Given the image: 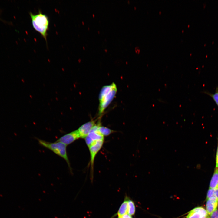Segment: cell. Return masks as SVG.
I'll return each instance as SVG.
<instances>
[{
  "instance_id": "cell-7",
  "label": "cell",
  "mask_w": 218,
  "mask_h": 218,
  "mask_svg": "<svg viewBox=\"0 0 218 218\" xmlns=\"http://www.w3.org/2000/svg\"><path fill=\"white\" fill-rule=\"evenodd\" d=\"M80 138L77 130L72 131L62 136L56 141L63 143L67 146Z\"/></svg>"
},
{
  "instance_id": "cell-9",
  "label": "cell",
  "mask_w": 218,
  "mask_h": 218,
  "mask_svg": "<svg viewBox=\"0 0 218 218\" xmlns=\"http://www.w3.org/2000/svg\"><path fill=\"white\" fill-rule=\"evenodd\" d=\"M218 198L213 197L207 199L206 210L209 215L218 208Z\"/></svg>"
},
{
  "instance_id": "cell-15",
  "label": "cell",
  "mask_w": 218,
  "mask_h": 218,
  "mask_svg": "<svg viewBox=\"0 0 218 218\" xmlns=\"http://www.w3.org/2000/svg\"><path fill=\"white\" fill-rule=\"evenodd\" d=\"M213 197H215L218 198V188H209L207 193L206 200Z\"/></svg>"
},
{
  "instance_id": "cell-20",
  "label": "cell",
  "mask_w": 218,
  "mask_h": 218,
  "mask_svg": "<svg viewBox=\"0 0 218 218\" xmlns=\"http://www.w3.org/2000/svg\"><path fill=\"white\" fill-rule=\"evenodd\" d=\"M135 49L136 52L138 53H139L140 52V49L138 47H136Z\"/></svg>"
},
{
  "instance_id": "cell-11",
  "label": "cell",
  "mask_w": 218,
  "mask_h": 218,
  "mask_svg": "<svg viewBox=\"0 0 218 218\" xmlns=\"http://www.w3.org/2000/svg\"><path fill=\"white\" fill-rule=\"evenodd\" d=\"M209 188H218V168H215L210 182Z\"/></svg>"
},
{
  "instance_id": "cell-4",
  "label": "cell",
  "mask_w": 218,
  "mask_h": 218,
  "mask_svg": "<svg viewBox=\"0 0 218 218\" xmlns=\"http://www.w3.org/2000/svg\"><path fill=\"white\" fill-rule=\"evenodd\" d=\"M101 124L100 120L93 127L88 135L84 138L86 144L89 147L94 141L99 140H104V137L98 132L97 129Z\"/></svg>"
},
{
  "instance_id": "cell-18",
  "label": "cell",
  "mask_w": 218,
  "mask_h": 218,
  "mask_svg": "<svg viewBox=\"0 0 218 218\" xmlns=\"http://www.w3.org/2000/svg\"><path fill=\"white\" fill-rule=\"evenodd\" d=\"M216 168H218V146L217 149L216 158Z\"/></svg>"
},
{
  "instance_id": "cell-1",
  "label": "cell",
  "mask_w": 218,
  "mask_h": 218,
  "mask_svg": "<svg viewBox=\"0 0 218 218\" xmlns=\"http://www.w3.org/2000/svg\"><path fill=\"white\" fill-rule=\"evenodd\" d=\"M29 15L33 28L41 35L47 42L49 23L48 17L40 11L37 14H34L30 12Z\"/></svg>"
},
{
  "instance_id": "cell-12",
  "label": "cell",
  "mask_w": 218,
  "mask_h": 218,
  "mask_svg": "<svg viewBox=\"0 0 218 218\" xmlns=\"http://www.w3.org/2000/svg\"><path fill=\"white\" fill-rule=\"evenodd\" d=\"M114 84V83L113 82L111 85H105L102 87L99 94V101H101L110 92L112 89Z\"/></svg>"
},
{
  "instance_id": "cell-13",
  "label": "cell",
  "mask_w": 218,
  "mask_h": 218,
  "mask_svg": "<svg viewBox=\"0 0 218 218\" xmlns=\"http://www.w3.org/2000/svg\"><path fill=\"white\" fill-rule=\"evenodd\" d=\"M135 206L134 202L128 196L127 214L130 216L134 215L135 213Z\"/></svg>"
},
{
  "instance_id": "cell-17",
  "label": "cell",
  "mask_w": 218,
  "mask_h": 218,
  "mask_svg": "<svg viewBox=\"0 0 218 218\" xmlns=\"http://www.w3.org/2000/svg\"><path fill=\"white\" fill-rule=\"evenodd\" d=\"M212 97L218 106V89L216 92L212 95Z\"/></svg>"
},
{
  "instance_id": "cell-19",
  "label": "cell",
  "mask_w": 218,
  "mask_h": 218,
  "mask_svg": "<svg viewBox=\"0 0 218 218\" xmlns=\"http://www.w3.org/2000/svg\"><path fill=\"white\" fill-rule=\"evenodd\" d=\"M117 218H133L131 216H130L127 213L122 216L117 217Z\"/></svg>"
},
{
  "instance_id": "cell-8",
  "label": "cell",
  "mask_w": 218,
  "mask_h": 218,
  "mask_svg": "<svg viewBox=\"0 0 218 218\" xmlns=\"http://www.w3.org/2000/svg\"><path fill=\"white\" fill-rule=\"evenodd\" d=\"M95 121L91 120L81 126L78 129L77 131L80 138H85L95 124Z\"/></svg>"
},
{
  "instance_id": "cell-14",
  "label": "cell",
  "mask_w": 218,
  "mask_h": 218,
  "mask_svg": "<svg viewBox=\"0 0 218 218\" xmlns=\"http://www.w3.org/2000/svg\"><path fill=\"white\" fill-rule=\"evenodd\" d=\"M97 130L99 133L103 136H107L115 131L107 127L102 126L101 124L99 126Z\"/></svg>"
},
{
  "instance_id": "cell-2",
  "label": "cell",
  "mask_w": 218,
  "mask_h": 218,
  "mask_svg": "<svg viewBox=\"0 0 218 218\" xmlns=\"http://www.w3.org/2000/svg\"><path fill=\"white\" fill-rule=\"evenodd\" d=\"M37 139L40 145L51 150L56 154L63 158L67 162L70 172L72 173V168L67 154L66 145L59 142L56 141L52 143L38 138Z\"/></svg>"
},
{
  "instance_id": "cell-6",
  "label": "cell",
  "mask_w": 218,
  "mask_h": 218,
  "mask_svg": "<svg viewBox=\"0 0 218 218\" xmlns=\"http://www.w3.org/2000/svg\"><path fill=\"white\" fill-rule=\"evenodd\" d=\"M206 210L201 207H196L190 211L186 218H209Z\"/></svg>"
},
{
  "instance_id": "cell-5",
  "label": "cell",
  "mask_w": 218,
  "mask_h": 218,
  "mask_svg": "<svg viewBox=\"0 0 218 218\" xmlns=\"http://www.w3.org/2000/svg\"><path fill=\"white\" fill-rule=\"evenodd\" d=\"M117 86L114 83L111 90L101 101H99V115L102 114L113 100L117 93Z\"/></svg>"
},
{
  "instance_id": "cell-16",
  "label": "cell",
  "mask_w": 218,
  "mask_h": 218,
  "mask_svg": "<svg viewBox=\"0 0 218 218\" xmlns=\"http://www.w3.org/2000/svg\"><path fill=\"white\" fill-rule=\"evenodd\" d=\"M209 215V218H218V209H217Z\"/></svg>"
},
{
  "instance_id": "cell-3",
  "label": "cell",
  "mask_w": 218,
  "mask_h": 218,
  "mask_svg": "<svg viewBox=\"0 0 218 218\" xmlns=\"http://www.w3.org/2000/svg\"><path fill=\"white\" fill-rule=\"evenodd\" d=\"M104 141V140L95 141L93 142L88 147L90 155L89 163L90 167V175L91 180L92 181L93 178L94 166L95 158L96 155L102 147Z\"/></svg>"
},
{
  "instance_id": "cell-10",
  "label": "cell",
  "mask_w": 218,
  "mask_h": 218,
  "mask_svg": "<svg viewBox=\"0 0 218 218\" xmlns=\"http://www.w3.org/2000/svg\"><path fill=\"white\" fill-rule=\"evenodd\" d=\"M128 196L127 195L124 197V200L121 204L117 212L111 218H114L116 216L118 217L127 213V200Z\"/></svg>"
}]
</instances>
